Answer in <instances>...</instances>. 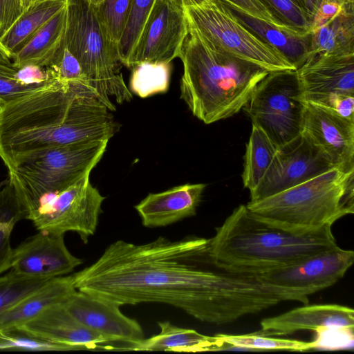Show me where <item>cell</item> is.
I'll return each mask as SVG.
<instances>
[{"label":"cell","instance_id":"1","mask_svg":"<svg viewBox=\"0 0 354 354\" xmlns=\"http://www.w3.org/2000/svg\"><path fill=\"white\" fill-rule=\"evenodd\" d=\"M209 239L118 240L72 274L77 290L118 306L158 302L221 325L266 309L268 290L250 276L214 269Z\"/></svg>","mask_w":354,"mask_h":354},{"label":"cell","instance_id":"2","mask_svg":"<svg viewBox=\"0 0 354 354\" xmlns=\"http://www.w3.org/2000/svg\"><path fill=\"white\" fill-rule=\"evenodd\" d=\"M111 111L84 86L53 77L0 105V158L10 171L49 148L109 140L118 129Z\"/></svg>","mask_w":354,"mask_h":354},{"label":"cell","instance_id":"3","mask_svg":"<svg viewBox=\"0 0 354 354\" xmlns=\"http://www.w3.org/2000/svg\"><path fill=\"white\" fill-rule=\"evenodd\" d=\"M337 245L330 225L292 232L240 205L216 228L209 239V252L218 268L241 273L288 265Z\"/></svg>","mask_w":354,"mask_h":354},{"label":"cell","instance_id":"4","mask_svg":"<svg viewBox=\"0 0 354 354\" xmlns=\"http://www.w3.org/2000/svg\"><path fill=\"white\" fill-rule=\"evenodd\" d=\"M178 57L183 66L180 97L207 124L239 113L270 73L232 55L190 29Z\"/></svg>","mask_w":354,"mask_h":354},{"label":"cell","instance_id":"5","mask_svg":"<svg viewBox=\"0 0 354 354\" xmlns=\"http://www.w3.org/2000/svg\"><path fill=\"white\" fill-rule=\"evenodd\" d=\"M246 206L265 221L292 232L332 226L354 212V170L333 168Z\"/></svg>","mask_w":354,"mask_h":354},{"label":"cell","instance_id":"6","mask_svg":"<svg viewBox=\"0 0 354 354\" xmlns=\"http://www.w3.org/2000/svg\"><path fill=\"white\" fill-rule=\"evenodd\" d=\"M66 10L64 46L77 59L109 109L115 111L111 96L120 104L132 100L120 73L123 64L118 44L107 36L88 0H66Z\"/></svg>","mask_w":354,"mask_h":354},{"label":"cell","instance_id":"7","mask_svg":"<svg viewBox=\"0 0 354 354\" xmlns=\"http://www.w3.org/2000/svg\"><path fill=\"white\" fill-rule=\"evenodd\" d=\"M109 140L80 142L36 153L8 171L26 217L46 194L65 189L92 169L102 159Z\"/></svg>","mask_w":354,"mask_h":354},{"label":"cell","instance_id":"8","mask_svg":"<svg viewBox=\"0 0 354 354\" xmlns=\"http://www.w3.org/2000/svg\"><path fill=\"white\" fill-rule=\"evenodd\" d=\"M188 28L212 44L269 72L296 70L275 48L245 27L221 0L184 9Z\"/></svg>","mask_w":354,"mask_h":354},{"label":"cell","instance_id":"9","mask_svg":"<svg viewBox=\"0 0 354 354\" xmlns=\"http://www.w3.org/2000/svg\"><path fill=\"white\" fill-rule=\"evenodd\" d=\"M306 101L296 70L270 72L243 111L280 147L302 132Z\"/></svg>","mask_w":354,"mask_h":354},{"label":"cell","instance_id":"10","mask_svg":"<svg viewBox=\"0 0 354 354\" xmlns=\"http://www.w3.org/2000/svg\"><path fill=\"white\" fill-rule=\"evenodd\" d=\"M353 261V251L337 245L288 265L241 273L274 288L288 300L306 305L308 295L337 282Z\"/></svg>","mask_w":354,"mask_h":354},{"label":"cell","instance_id":"11","mask_svg":"<svg viewBox=\"0 0 354 354\" xmlns=\"http://www.w3.org/2000/svg\"><path fill=\"white\" fill-rule=\"evenodd\" d=\"M85 175L68 187L42 196L26 217L39 231L77 233L87 243L98 224L104 197Z\"/></svg>","mask_w":354,"mask_h":354},{"label":"cell","instance_id":"12","mask_svg":"<svg viewBox=\"0 0 354 354\" xmlns=\"http://www.w3.org/2000/svg\"><path fill=\"white\" fill-rule=\"evenodd\" d=\"M188 32L183 8L171 0H156L125 66L171 63L178 57Z\"/></svg>","mask_w":354,"mask_h":354},{"label":"cell","instance_id":"13","mask_svg":"<svg viewBox=\"0 0 354 354\" xmlns=\"http://www.w3.org/2000/svg\"><path fill=\"white\" fill-rule=\"evenodd\" d=\"M333 168L322 152L301 133L279 147L263 178L250 192V201L269 197Z\"/></svg>","mask_w":354,"mask_h":354},{"label":"cell","instance_id":"14","mask_svg":"<svg viewBox=\"0 0 354 354\" xmlns=\"http://www.w3.org/2000/svg\"><path fill=\"white\" fill-rule=\"evenodd\" d=\"M63 305L80 324L109 339L119 350L134 351L145 339L138 322L124 315L114 303L76 290Z\"/></svg>","mask_w":354,"mask_h":354},{"label":"cell","instance_id":"15","mask_svg":"<svg viewBox=\"0 0 354 354\" xmlns=\"http://www.w3.org/2000/svg\"><path fill=\"white\" fill-rule=\"evenodd\" d=\"M64 234L46 231L27 238L13 249L10 270L31 278L52 279L72 272L82 263L64 242Z\"/></svg>","mask_w":354,"mask_h":354},{"label":"cell","instance_id":"16","mask_svg":"<svg viewBox=\"0 0 354 354\" xmlns=\"http://www.w3.org/2000/svg\"><path fill=\"white\" fill-rule=\"evenodd\" d=\"M333 167L354 170V122L333 111L306 102L302 132Z\"/></svg>","mask_w":354,"mask_h":354},{"label":"cell","instance_id":"17","mask_svg":"<svg viewBox=\"0 0 354 354\" xmlns=\"http://www.w3.org/2000/svg\"><path fill=\"white\" fill-rule=\"evenodd\" d=\"M306 102L331 94L354 95V53H318L296 70Z\"/></svg>","mask_w":354,"mask_h":354},{"label":"cell","instance_id":"18","mask_svg":"<svg viewBox=\"0 0 354 354\" xmlns=\"http://www.w3.org/2000/svg\"><path fill=\"white\" fill-rule=\"evenodd\" d=\"M257 334L271 336L292 334L300 330L353 332L354 310L338 304L305 305L281 315L263 319Z\"/></svg>","mask_w":354,"mask_h":354},{"label":"cell","instance_id":"19","mask_svg":"<svg viewBox=\"0 0 354 354\" xmlns=\"http://www.w3.org/2000/svg\"><path fill=\"white\" fill-rule=\"evenodd\" d=\"M18 327L41 338L78 350H119L109 339L76 320L63 303L50 306Z\"/></svg>","mask_w":354,"mask_h":354},{"label":"cell","instance_id":"20","mask_svg":"<svg viewBox=\"0 0 354 354\" xmlns=\"http://www.w3.org/2000/svg\"><path fill=\"white\" fill-rule=\"evenodd\" d=\"M205 187L203 183L185 184L162 192L151 193L135 209L145 227H165L194 216Z\"/></svg>","mask_w":354,"mask_h":354},{"label":"cell","instance_id":"21","mask_svg":"<svg viewBox=\"0 0 354 354\" xmlns=\"http://www.w3.org/2000/svg\"><path fill=\"white\" fill-rule=\"evenodd\" d=\"M221 1L245 27L282 53L296 70L310 57V32L273 26L252 17L227 0Z\"/></svg>","mask_w":354,"mask_h":354},{"label":"cell","instance_id":"22","mask_svg":"<svg viewBox=\"0 0 354 354\" xmlns=\"http://www.w3.org/2000/svg\"><path fill=\"white\" fill-rule=\"evenodd\" d=\"M75 290L72 275L50 279L9 308L0 318V329L26 323L46 308L64 303Z\"/></svg>","mask_w":354,"mask_h":354},{"label":"cell","instance_id":"23","mask_svg":"<svg viewBox=\"0 0 354 354\" xmlns=\"http://www.w3.org/2000/svg\"><path fill=\"white\" fill-rule=\"evenodd\" d=\"M66 25V6L44 24L30 39L12 57L16 68L26 65L45 68L50 64L57 52L64 47Z\"/></svg>","mask_w":354,"mask_h":354},{"label":"cell","instance_id":"24","mask_svg":"<svg viewBox=\"0 0 354 354\" xmlns=\"http://www.w3.org/2000/svg\"><path fill=\"white\" fill-rule=\"evenodd\" d=\"M158 335L144 339L134 351H165L174 352H203L216 351L225 345L216 335L208 336L193 329L183 328L169 322H159Z\"/></svg>","mask_w":354,"mask_h":354},{"label":"cell","instance_id":"25","mask_svg":"<svg viewBox=\"0 0 354 354\" xmlns=\"http://www.w3.org/2000/svg\"><path fill=\"white\" fill-rule=\"evenodd\" d=\"M318 53H354V6H344L335 17L310 32V57Z\"/></svg>","mask_w":354,"mask_h":354},{"label":"cell","instance_id":"26","mask_svg":"<svg viewBox=\"0 0 354 354\" xmlns=\"http://www.w3.org/2000/svg\"><path fill=\"white\" fill-rule=\"evenodd\" d=\"M66 0L38 2L0 37V45L12 60V55L23 47L48 21L65 8Z\"/></svg>","mask_w":354,"mask_h":354},{"label":"cell","instance_id":"27","mask_svg":"<svg viewBox=\"0 0 354 354\" xmlns=\"http://www.w3.org/2000/svg\"><path fill=\"white\" fill-rule=\"evenodd\" d=\"M245 147L241 177L244 187L251 192L263 178L279 147L254 124Z\"/></svg>","mask_w":354,"mask_h":354},{"label":"cell","instance_id":"28","mask_svg":"<svg viewBox=\"0 0 354 354\" xmlns=\"http://www.w3.org/2000/svg\"><path fill=\"white\" fill-rule=\"evenodd\" d=\"M130 80L131 92L145 98L169 88L170 63L143 62L134 66Z\"/></svg>","mask_w":354,"mask_h":354},{"label":"cell","instance_id":"29","mask_svg":"<svg viewBox=\"0 0 354 354\" xmlns=\"http://www.w3.org/2000/svg\"><path fill=\"white\" fill-rule=\"evenodd\" d=\"M224 344L233 347L260 350H286L304 351L318 348L316 341L304 342L296 339L269 337L257 333L248 335L217 334Z\"/></svg>","mask_w":354,"mask_h":354},{"label":"cell","instance_id":"30","mask_svg":"<svg viewBox=\"0 0 354 354\" xmlns=\"http://www.w3.org/2000/svg\"><path fill=\"white\" fill-rule=\"evenodd\" d=\"M0 351H76L71 346L37 337L18 327L0 329Z\"/></svg>","mask_w":354,"mask_h":354},{"label":"cell","instance_id":"31","mask_svg":"<svg viewBox=\"0 0 354 354\" xmlns=\"http://www.w3.org/2000/svg\"><path fill=\"white\" fill-rule=\"evenodd\" d=\"M50 279L28 277L12 270L0 277V318L9 308Z\"/></svg>","mask_w":354,"mask_h":354},{"label":"cell","instance_id":"32","mask_svg":"<svg viewBox=\"0 0 354 354\" xmlns=\"http://www.w3.org/2000/svg\"><path fill=\"white\" fill-rule=\"evenodd\" d=\"M133 0H102L94 6L109 38L118 44L128 22Z\"/></svg>","mask_w":354,"mask_h":354},{"label":"cell","instance_id":"33","mask_svg":"<svg viewBox=\"0 0 354 354\" xmlns=\"http://www.w3.org/2000/svg\"><path fill=\"white\" fill-rule=\"evenodd\" d=\"M156 0H133L129 18L118 43L120 59L124 66L138 39L145 22Z\"/></svg>","mask_w":354,"mask_h":354},{"label":"cell","instance_id":"34","mask_svg":"<svg viewBox=\"0 0 354 354\" xmlns=\"http://www.w3.org/2000/svg\"><path fill=\"white\" fill-rule=\"evenodd\" d=\"M272 14L283 24L310 32L312 19L304 0H261Z\"/></svg>","mask_w":354,"mask_h":354},{"label":"cell","instance_id":"35","mask_svg":"<svg viewBox=\"0 0 354 354\" xmlns=\"http://www.w3.org/2000/svg\"><path fill=\"white\" fill-rule=\"evenodd\" d=\"M17 71L12 64H0V105L44 86L53 78L39 84H25L15 77Z\"/></svg>","mask_w":354,"mask_h":354},{"label":"cell","instance_id":"36","mask_svg":"<svg viewBox=\"0 0 354 354\" xmlns=\"http://www.w3.org/2000/svg\"><path fill=\"white\" fill-rule=\"evenodd\" d=\"M25 217L24 209L12 185L7 183L0 189V227L12 232L15 224Z\"/></svg>","mask_w":354,"mask_h":354},{"label":"cell","instance_id":"37","mask_svg":"<svg viewBox=\"0 0 354 354\" xmlns=\"http://www.w3.org/2000/svg\"><path fill=\"white\" fill-rule=\"evenodd\" d=\"M259 19L275 26L289 27L277 19L261 0H227ZM291 27V26H290Z\"/></svg>","mask_w":354,"mask_h":354},{"label":"cell","instance_id":"38","mask_svg":"<svg viewBox=\"0 0 354 354\" xmlns=\"http://www.w3.org/2000/svg\"><path fill=\"white\" fill-rule=\"evenodd\" d=\"M354 122V95L331 94L314 103Z\"/></svg>","mask_w":354,"mask_h":354},{"label":"cell","instance_id":"39","mask_svg":"<svg viewBox=\"0 0 354 354\" xmlns=\"http://www.w3.org/2000/svg\"><path fill=\"white\" fill-rule=\"evenodd\" d=\"M25 12L21 0H0V37Z\"/></svg>","mask_w":354,"mask_h":354},{"label":"cell","instance_id":"40","mask_svg":"<svg viewBox=\"0 0 354 354\" xmlns=\"http://www.w3.org/2000/svg\"><path fill=\"white\" fill-rule=\"evenodd\" d=\"M344 6L336 0H323L315 12L310 28V32L316 30L335 17Z\"/></svg>","mask_w":354,"mask_h":354},{"label":"cell","instance_id":"41","mask_svg":"<svg viewBox=\"0 0 354 354\" xmlns=\"http://www.w3.org/2000/svg\"><path fill=\"white\" fill-rule=\"evenodd\" d=\"M11 233L0 227V275L10 269L13 250L10 243Z\"/></svg>","mask_w":354,"mask_h":354},{"label":"cell","instance_id":"42","mask_svg":"<svg viewBox=\"0 0 354 354\" xmlns=\"http://www.w3.org/2000/svg\"><path fill=\"white\" fill-rule=\"evenodd\" d=\"M323 0H304L305 7L311 19Z\"/></svg>","mask_w":354,"mask_h":354},{"label":"cell","instance_id":"43","mask_svg":"<svg viewBox=\"0 0 354 354\" xmlns=\"http://www.w3.org/2000/svg\"><path fill=\"white\" fill-rule=\"evenodd\" d=\"M175 4L185 9L203 3L206 0H171Z\"/></svg>","mask_w":354,"mask_h":354},{"label":"cell","instance_id":"44","mask_svg":"<svg viewBox=\"0 0 354 354\" xmlns=\"http://www.w3.org/2000/svg\"><path fill=\"white\" fill-rule=\"evenodd\" d=\"M0 64L11 65L12 62L11 59L8 57L6 53L3 50L2 47L0 45Z\"/></svg>","mask_w":354,"mask_h":354},{"label":"cell","instance_id":"45","mask_svg":"<svg viewBox=\"0 0 354 354\" xmlns=\"http://www.w3.org/2000/svg\"><path fill=\"white\" fill-rule=\"evenodd\" d=\"M21 1L26 12L34 5L35 0H21Z\"/></svg>","mask_w":354,"mask_h":354},{"label":"cell","instance_id":"46","mask_svg":"<svg viewBox=\"0 0 354 354\" xmlns=\"http://www.w3.org/2000/svg\"><path fill=\"white\" fill-rule=\"evenodd\" d=\"M343 6H354V0H336Z\"/></svg>","mask_w":354,"mask_h":354},{"label":"cell","instance_id":"47","mask_svg":"<svg viewBox=\"0 0 354 354\" xmlns=\"http://www.w3.org/2000/svg\"><path fill=\"white\" fill-rule=\"evenodd\" d=\"M93 5L96 6L100 3L102 0H88Z\"/></svg>","mask_w":354,"mask_h":354},{"label":"cell","instance_id":"48","mask_svg":"<svg viewBox=\"0 0 354 354\" xmlns=\"http://www.w3.org/2000/svg\"><path fill=\"white\" fill-rule=\"evenodd\" d=\"M43 1H46V0H35V3H34V5H35V3H38V2ZM34 5H33V6H34Z\"/></svg>","mask_w":354,"mask_h":354}]
</instances>
